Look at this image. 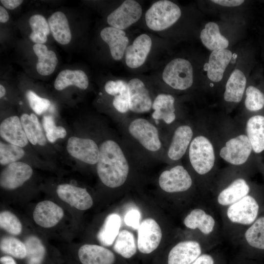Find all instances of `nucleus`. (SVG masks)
Here are the masks:
<instances>
[{
	"label": "nucleus",
	"mask_w": 264,
	"mask_h": 264,
	"mask_svg": "<svg viewBox=\"0 0 264 264\" xmlns=\"http://www.w3.org/2000/svg\"><path fill=\"white\" fill-rule=\"evenodd\" d=\"M212 2L225 7H235L241 5L244 1L242 0H213Z\"/></svg>",
	"instance_id": "de8ad7c7"
},
{
	"label": "nucleus",
	"mask_w": 264,
	"mask_h": 264,
	"mask_svg": "<svg viewBox=\"0 0 264 264\" xmlns=\"http://www.w3.org/2000/svg\"><path fill=\"white\" fill-rule=\"evenodd\" d=\"M6 93V90L4 87L2 85H0V98L3 97Z\"/></svg>",
	"instance_id": "864d4df0"
},
{
	"label": "nucleus",
	"mask_w": 264,
	"mask_h": 264,
	"mask_svg": "<svg viewBox=\"0 0 264 264\" xmlns=\"http://www.w3.org/2000/svg\"><path fill=\"white\" fill-rule=\"evenodd\" d=\"M240 239L253 248L264 250V217L257 218L246 228Z\"/></svg>",
	"instance_id": "72a5a7b5"
},
{
	"label": "nucleus",
	"mask_w": 264,
	"mask_h": 264,
	"mask_svg": "<svg viewBox=\"0 0 264 264\" xmlns=\"http://www.w3.org/2000/svg\"><path fill=\"white\" fill-rule=\"evenodd\" d=\"M192 264H215V259L208 254H202Z\"/></svg>",
	"instance_id": "09e8293b"
},
{
	"label": "nucleus",
	"mask_w": 264,
	"mask_h": 264,
	"mask_svg": "<svg viewBox=\"0 0 264 264\" xmlns=\"http://www.w3.org/2000/svg\"><path fill=\"white\" fill-rule=\"evenodd\" d=\"M193 136L191 126L187 124L178 126L174 131L168 149V158L173 161L180 159L188 150Z\"/></svg>",
	"instance_id": "6ab92c4d"
},
{
	"label": "nucleus",
	"mask_w": 264,
	"mask_h": 264,
	"mask_svg": "<svg viewBox=\"0 0 264 264\" xmlns=\"http://www.w3.org/2000/svg\"><path fill=\"white\" fill-rule=\"evenodd\" d=\"M250 187L245 179L238 177L219 190L215 203L222 210L249 194Z\"/></svg>",
	"instance_id": "9b49d317"
},
{
	"label": "nucleus",
	"mask_w": 264,
	"mask_h": 264,
	"mask_svg": "<svg viewBox=\"0 0 264 264\" xmlns=\"http://www.w3.org/2000/svg\"><path fill=\"white\" fill-rule=\"evenodd\" d=\"M0 248L3 253L16 258L23 259L26 257V249L24 243L15 238L6 237L2 239Z\"/></svg>",
	"instance_id": "4c0bfd02"
},
{
	"label": "nucleus",
	"mask_w": 264,
	"mask_h": 264,
	"mask_svg": "<svg viewBox=\"0 0 264 264\" xmlns=\"http://www.w3.org/2000/svg\"><path fill=\"white\" fill-rule=\"evenodd\" d=\"M29 24L32 32L29 38L35 44H44L46 42L47 36L50 33V28L48 22L41 15L35 14L29 20Z\"/></svg>",
	"instance_id": "f704fd0d"
},
{
	"label": "nucleus",
	"mask_w": 264,
	"mask_h": 264,
	"mask_svg": "<svg viewBox=\"0 0 264 264\" xmlns=\"http://www.w3.org/2000/svg\"><path fill=\"white\" fill-rule=\"evenodd\" d=\"M222 211L226 226L241 230V236L242 227L247 228L258 218L259 205L255 198L248 194Z\"/></svg>",
	"instance_id": "f03ea898"
},
{
	"label": "nucleus",
	"mask_w": 264,
	"mask_h": 264,
	"mask_svg": "<svg viewBox=\"0 0 264 264\" xmlns=\"http://www.w3.org/2000/svg\"><path fill=\"white\" fill-rule=\"evenodd\" d=\"M188 152L190 164L197 175L205 176L211 173L216 155L214 146L207 137L203 135L194 137Z\"/></svg>",
	"instance_id": "7ed1b4c3"
},
{
	"label": "nucleus",
	"mask_w": 264,
	"mask_h": 264,
	"mask_svg": "<svg viewBox=\"0 0 264 264\" xmlns=\"http://www.w3.org/2000/svg\"><path fill=\"white\" fill-rule=\"evenodd\" d=\"M104 88L108 94L115 96L128 88V83L121 80H110L106 83Z\"/></svg>",
	"instance_id": "a18cd8bd"
},
{
	"label": "nucleus",
	"mask_w": 264,
	"mask_h": 264,
	"mask_svg": "<svg viewBox=\"0 0 264 264\" xmlns=\"http://www.w3.org/2000/svg\"><path fill=\"white\" fill-rule=\"evenodd\" d=\"M66 149L71 156L87 164H97L98 161L99 147L92 139L70 137Z\"/></svg>",
	"instance_id": "4468645a"
},
{
	"label": "nucleus",
	"mask_w": 264,
	"mask_h": 264,
	"mask_svg": "<svg viewBox=\"0 0 264 264\" xmlns=\"http://www.w3.org/2000/svg\"><path fill=\"white\" fill-rule=\"evenodd\" d=\"M112 105L120 113H124L130 110L129 94L128 88L114 96Z\"/></svg>",
	"instance_id": "c03bdc74"
},
{
	"label": "nucleus",
	"mask_w": 264,
	"mask_h": 264,
	"mask_svg": "<svg viewBox=\"0 0 264 264\" xmlns=\"http://www.w3.org/2000/svg\"><path fill=\"white\" fill-rule=\"evenodd\" d=\"M141 215L140 212L136 209H132L128 212L124 217L125 223L133 229H138Z\"/></svg>",
	"instance_id": "49530a36"
},
{
	"label": "nucleus",
	"mask_w": 264,
	"mask_h": 264,
	"mask_svg": "<svg viewBox=\"0 0 264 264\" xmlns=\"http://www.w3.org/2000/svg\"><path fill=\"white\" fill-rule=\"evenodd\" d=\"M244 105L251 111L261 110L264 107V94L253 86H248L245 91Z\"/></svg>",
	"instance_id": "ea45409f"
},
{
	"label": "nucleus",
	"mask_w": 264,
	"mask_h": 264,
	"mask_svg": "<svg viewBox=\"0 0 264 264\" xmlns=\"http://www.w3.org/2000/svg\"><path fill=\"white\" fill-rule=\"evenodd\" d=\"M121 225L120 217L112 213L107 216L97 234V238L101 244L106 246L112 245L117 238Z\"/></svg>",
	"instance_id": "473e14b6"
},
{
	"label": "nucleus",
	"mask_w": 264,
	"mask_h": 264,
	"mask_svg": "<svg viewBox=\"0 0 264 264\" xmlns=\"http://www.w3.org/2000/svg\"><path fill=\"white\" fill-rule=\"evenodd\" d=\"M246 85V78L242 71L234 69L231 73L225 85L223 94L227 102L238 103L242 99Z\"/></svg>",
	"instance_id": "a878e982"
},
{
	"label": "nucleus",
	"mask_w": 264,
	"mask_h": 264,
	"mask_svg": "<svg viewBox=\"0 0 264 264\" xmlns=\"http://www.w3.org/2000/svg\"><path fill=\"white\" fill-rule=\"evenodd\" d=\"M245 130L252 151L256 154L262 152L264 150V116L257 115L250 117Z\"/></svg>",
	"instance_id": "bb28decb"
},
{
	"label": "nucleus",
	"mask_w": 264,
	"mask_h": 264,
	"mask_svg": "<svg viewBox=\"0 0 264 264\" xmlns=\"http://www.w3.org/2000/svg\"><path fill=\"white\" fill-rule=\"evenodd\" d=\"M78 256L82 264H113L115 261V256L111 251L95 244L82 246Z\"/></svg>",
	"instance_id": "5701e85b"
},
{
	"label": "nucleus",
	"mask_w": 264,
	"mask_h": 264,
	"mask_svg": "<svg viewBox=\"0 0 264 264\" xmlns=\"http://www.w3.org/2000/svg\"><path fill=\"white\" fill-rule=\"evenodd\" d=\"M175 102V98L171 94L157 95L153 102V118L155 120H162L167 124H172L176 118Z\"/></svg>",
	"instance_id": "393cba45"
},
{
	"label": "nucleus",
	"mask_w": 264,
	"mask_h": 264,
	"mask_svg": "<svg viewBox=\"0 0 264 264\" xmlns=\"http://www.w3.org/2000/svg\"><path fill=\"white\" fill-rule=\"evenodd\" d=\"M232 57V52L227 49L214 50L211 53L207 68V75L210 80L214 82L221 80Z\"/></svg>",
	"instance_id": "b1692460"
},
{
	"label": "nucleus",
	"mask_w": 264,
	"mask_h": 264,
	"mask_svg": "<svg viewBox=\"0 0 264 264\" xmlns=\"http://www.w3.org/2000/svg\"><path fill=\"white\" fill-rule=\"evenodd\" d=\"M24 154L22 147L12 144L0 143V163L2 165H8L17 162Z\"/></svg>",
	"instance_id": "58836bf2"
},
{
	"label": "nucleus",
	"mask_w": 264,
	"mask_h": 264,
	"mask_svg": "<svg viewBox=\"0 0 264 264\" xmlns=\"http://www.w3.org/2000/svg\"><path fill=\"white\" fill-rule=\"evenodd\" d=\"M128 88L130 110L136 113L149 111L153 102L143 82L138 78L132 79L128 83Z\"/></svg>",
	"instance_id": "dca6fc26"
},
{
	"label": "nucleus",
	"mask_w": 264,
	"mask_h": 264,
	"mask_svg": "<svg viewBox=\"0 0 264 264\" xmlns=\"http://www.w3.org/2000/svg\"><path fill=\"white\" fill-rule=\"evenodd\" d=\"M26 97L31 108L38 115L45 111L50 106L49 100L40 97L31 90L26 91Z\"/></svg>",
	"instance_id": "37998d69"
},
{
	"label": "nucleus",
	"mask_w": 264,
	"mask_h": 264,
	"mask_svg": "<svg viewBox=\"0 0 264 264\" xmlns=\"http://www.w3.org/2000/svg\"><path fill=\"white\" fill-rule=\"evenodd\" d=\"M181 11L179 7L168 0L154 3L145 14V22L150 29L160 31L166 29L179 19Z\"/></svg>",
	"instance_id": "39448f33"
},
{
	"label": "nucleus",
	"mask_w": 264,
	"mask_h": 264,
	"mask_svg": "<svg viewBox=\"0 0 264 264\" xmlns=\"http://www.w3.org/2000/svg\"><path fill=\"white\" fill-rule=\"evenodd\" d=\"M0 226L1 228L14 235H19L22 230V225L19 219L8 211L0 213Z\"/></svg>",
	"instance_id": "79ce46f5"
},
{
	"label": "nucleus",
	"mask_w": 264,
	"mask_h": 264,
	"mask_svg": "<svg viewBox=\"0 0 264 264\" xmlns=\"http://www.w3.org/2000/svg\"><path fill=\"white\" fill-rule=\"evenodd\" d=\"M1 3L7 9L13 10L21 4L22 0H1Z\"/></svg>",
	"instance_id": "8fccbe9b"
},
{
	"label": "nucleus",
	"mask_w": 264,
	"mask_h": 264,
	"mask_svg": "<svg viewBox=\"0 0 264 264\" xmlns=\"http://www.w3.org/2000/svg\"><path fill=\"white\" fill-rule=\"evenodd\" d=\"M54 85L58 90H63L70 86L86 89L88 86V79L85 72L81 70L65 69L59 73Z\"/></svg>",
	"instance_id": "c756f323"
},
{
	"label": "nucleus",
	"mask_w": 264,
	"mask_h": 264,
	"mask_svg": "<svg viewBox=\"0 0 264 264\" xmlns=\"http://www.w3.org/2000/svg\"><path fill=\"white\" fill-rule=\"evenodd\" d=\"M32 173V169L25 163L15 162L10 163L0 174V186L7 190L15 189L28 180Z\"/></svg>",
	"instance_id": "2eb2a0df"
},
{
	"label": "nucleus",
	"mask_w": 264,
	"mask_h": 264,
	"mask_svg": "<svg viewBox=\"0 0 264 264\" xmlns=\"http://www.w3.org/2000/svg\"><path fill=\"white\" fill-rule=\"evenodd\" d=\"M9 18V14L6 9L2 6H0V22H6Z\"/></svg>",
	"instance_id": "3c124183"
},
{
	"label": "nucleus",
	"mask_w": 264,
	"mask_h": 264,
	"mask_svg": "<svg viewBox=\"0 0 264 264\" xmlns=\"http://www.w3.org/2000/svg\"><path fill=\"white\" fill-rule=\"evenodd\" d=\"M161 189L168 193H180L190 190L193 184L188 171L181 165H177L164 171L159 177Z\"/></svg>",
	"instance_id": "1a4fd4ad"
},
{
	"label": "nucleus",
	"mask_w": 264,
	"mask_h": 264,
	"mask_svg": "<svg viewBox=\"0 0 264 264\" xmlns=\"http://www.w3.org/2000/svg\"><path fill=\"white\" fill-rule=\"evenodd\" d=\"M0 262L1 264H17L13 258L9 256L1 257Z\"/></svg>",
	"instance_id": "603ef678"
},
{
	"label": "nucleus",
	"mask_w": 264,
	"mask_h": 264,
	"mask_svg": "<svg viewBox=\"0 0 264 264\" xmlns=\"http://www.w3.org/2000/svg\"><path fill=\"white\" fill-rule=\"evenodd\" d=\"M48 22L54 39L62 44H67L71 41V34L68 20L65 14L60 11L53 13Z\"/></svg>",
	"instance_id": "c85d7f7f"
},
{
	"label": "nucleus",
	"mask_w": 264,
	"mask_h": 264,
	"mask_svg": "<svg viewBox=\"0 0 264 264\" xmlns=\"http://www.w3.org/2000/svg\"><path fill=\"white\" fill-rule=\"evenodd\" d=\"M128 132L145 150L155 153L162 147L159 131L156 127L144 118H136L128 125Z\"/></svg>",
	"instance_id": "0eeeda50"
},
{
	"label": "nucleus",
	"mask_w": 264,
	"mask_h": 264,
	"mask_svg": "<svg viewBox=\"0 0 264 264\" xmlns=\"http://www.w3.org/2000/svg\"><path fill=\"white\" fill-rule=\"evenodd\" d=\"M0 136L8 142L23 147L28 144V139L22 128L20 119L12 116L5 119L0 125Z\"/></svg>",
	"instance_id": "4be33fe9"
},
{
	"label": "nucleus",
	"mask_w": 264,
	"mask_h": 264,
	"mask_svg": "<svg viewBox=\"0 0 264 264\" xmlns=\"http://www.w3.org/2000/svg\"><path fill=\"white\" fill-rule=\"evenodd\" d=\"M142 14L140 4L133 0H126L107 17V22L111 27L125 29L137 22Z\"/></svg>",
	"instance_id": "9d476101"
},
{
	"label": "nucleus",
	"mask_w": 264,
	"mask_h": 264,
	"mask_svg": "<svg viewBox=\"0 0 264 264\" xmlns=\"http://www.w3.org/2000/svg\"><path fill=\"white\" fill-rule=\"evenodd\" d=\"M162 236L160 226L153 219H146L138 229L137 246L139 251L149 254L159 245Z\"/></svg>",
	"instance_id": "f8f14e48"
},
{
	"label": "nucleus",
	"mask_w": 264,
	"mask_h": 264,
	"mask_svg": "<svg viewBox=\"0 0 264 264\" xmlns=\"http://www.w3.org/2000/svg\"><path fill=\"white\" fill-rule=\"evenodd\" d=\"M185 226L198 233L203 243L216 242L219 225L213 213L205 206L192 209L183 220Z\"/></svg>",
	"instance_id": "20e7f679"
},
{
	"label": "nucleus",
	"mask_w": 264,
	"mask_h": 264,
	"mask_svg": "<svg viewBox=\"0 0 264 264\" xmlns=\"http://www.w3.org/2000/svg\"><path fill=\"white\" fill-rule=\"evenodd\" d=\"M114 250L125 258L133 256L136 251V246L133 235L127 230H122L116 239Z\"/></svg>",
	"instance_id": "c9c22d12"
},
{
	"label": "nucleus",
	"mask_w": 264,
	"mask_h": 264,
	"mask_svg": "<svg viewBox=\"0 0 264 264\" xmlns=\"http://www.w3.org/2000/svg\"><path fill=\"white\" fill-rule=\"evenodd\" d=\"M100 36L108 44L112 58L116 61L122 59L129 42L125 32L123 30L108 26L101 30Z\"/></svg>",
	"instance_id": "412c9836"
},
{
	"label": "nucleus",
	"mask_w": 264,
	"mask_h": 264,
	"mask_svg": "<svg viewBox=\"0 0 264 264\" xmlns=\"http://www.w3.org/2000/svg\"><path fill=\"white\" fill-rule=\"evenodd\" d=\"M152 46L151 37L146 34L137 36L125 51V62L131 68H136L145 63Z\"/></svg>",
	"instance_id": "f3484780"
},
{
	"label": "nucleus",
	"mask_w": 264,
	"mask_h": 264,
	"mask_svg": "<svg viewBox=\"0 0 264 264\" xmlns=\"http://www.w3.org/2000/svg\"><path fill=\"white\" fill-rule=\"evenodd\" d=\"M96 169L100 179L108 187H118L125 182L129 172V162L116 141L107 139L101 144Z\"/></svg>",
	"instance_id": "f257e3e1"
},
{
	"label": "nucleus",
	"mask_w": 264,
	"mask_h": 264,
	"mask_svg": "<svg viewBox=\"0 0 264 264\" xmlns=\"http://www.w3.org/2000/svg\"><path fill=\"white\" fill-rule=\"evenodd\" d=\"M204 244L198 240L178 242L169 252L168 264H192L202 254Z\"/></svg>",
	"instance_id": "ddd939ff"
},
{
	"label": "nucleus",
	"mask_w": 264,
	"mask_h": 264,
	"mask_svg": "<svg viewBox=\"0 0 264 264\" xmlns=\"http://www.w3.org/2000/svg\"><path fill=\"white\" fill-rule=\"evenodd\" d=\"M162 77L167 85L175 89H187L193 84L192 66L185 59L175 58L167 64L163 71Z\"/></svg>",
	"instance_id": "423d86ee"
},
{
	"label": "nucleus",
	"mask_w": 264,
	"mask_h": 264,
	"mask_svg": "<svg viewBox=\"0 0 264 264\" xmlns=\"http://www.w3.org/2000/svg\"><path fill=\"white\" fill-rule=\"evenodd\" d=\"M27 264H41L45 255V249L41 240L35 236L28 237L24 241Z\"/></svg>",
	"instance_id": "e433bc0d"
},
{
	"label": "nucleus",
	"mask_w": 264,
	"mask_h": 264,
	"mask_svg": "<svg viewBox=\"0 0 264 264\" xmlns=\"http://www.w3.org/2000/svg\"><path fill=\"white\" fill-rule=\"evenodd\" d=\"M202 44L209 50L214 51L226 49L229 45V41L222 36L218 24L210 22H207L200 34Z\"/></svg>",
	"instance_id": "cd10ccee"
},
{
	"label": "nucleus",
	"mask_w": 264,
	"mask_h": 264,
	"mask_svg": "<svg viewBox=\"0 0 264 264\" xmlns=\"http://www.w3.org/2000/svg\"><path fill=\"white\" fill-rule=\"evenodd\" d=\"M43 127L47 140L51 143L59 138H63L66 135V129L62 126H56L53 117L50 115L44 116L42 119Z\"/></svg>",
	"instance_id": "a19ab883"
},
{
	"label": "nucleus",
	"mask_w": 264,
	"mask_h": 264,
	"mask_svg": "<svg viewBox=\"0 0 264 264\" xmlns=\"http://www.w3.org/2000/svg\"><path fill=\"white\" fill-rule=\"evenodd\" d=\"M64 216L63 209L57 204L49 200L38 203L33 213L35 222L43 227L50 228L56 225Z\"/></svg>",
	"instance_id": "aec40b11"
},
{
	"label": "nucleus",
	"mask_w": 264,
	"mask_h": 264,
	"mask_svg": "<svg viewBox=\"0 0 264 264\" xmlns=\"http://www.w3.org/2000/svg\"><path fill=\"white\" fill-rule=\"evenodd\" d=\"M20 120L30 142L34 145L37 144L41 146L44 145L46 138L37 116L33 113L30 115L23 113L21 116Z\"/></svg>",
	"instance_id": "2f4dec72"
},
{
	"label": "nucleus",
	"mask_w": 264,
	"mask_h": 264,
	"mask_svg": "<svg viewBox=\"0 0 264 264\" xmlns=\"http://www.w3.org/2000/svg\"><path fill=\"white\" fill-rule=\"evenodd\" d=\"M252 148L245 134H240L229 138L220 150V157L233 166L244 164L249 157Z\"/></svg>",
	"instance_id": "6e6552de"
},
{
	"label": "nucleus",
	"mask_w": 264,
	"mask_h": 264,
	"mask_svg": "<svg viewBox=\"0 0 264 264\" xmlns=\"http://www.w3.org/2000/svg\"><path fill=\"white\" fill-rule=\"evenodd\" d=\"M33 49L38 57L36 69L38 73L43 76L50 75L54 72L58 63L55 53L48 50L44 44H35Z\"/></svg>",
	"instance_id": "7c9ffc66"
},
{
	"label": "nucleus",
	"mask_w": 264,
	"mask_h": 264,
	"mask_svg": "<svg viewBox=\"0 0 264 264\" xmlns=\"http://www.w3.org/2000/svg\"><path fill=\"white\" fill-rule=\"evenodd\" d=\"M56 192L62 200L78 210L88 209L93 204L92 198L85 188L62 184L57 186Z\"/></svg>",
	"instance_id": "a211bd4d"
}]
</instances>
